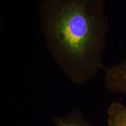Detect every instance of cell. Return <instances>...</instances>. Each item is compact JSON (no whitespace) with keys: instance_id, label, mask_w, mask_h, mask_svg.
<instances>
[{"instance_id":"obj_2","label":"cell","mask_w":126,"mask_h":126,"mask_svg":"<svg viewBox=\"0 0 126 126\" xmlns=\"http://www.w3.org/2000/svg\"><path fill=\"white\" fill-rule=\"evenodd\" d=\"M105 84L110 92L126 94V59L106 69Z\"/></svg>"},{"instance_id":"obj_3","label":"cell","mask_w":126,"mask_h":126,"mask_svg":"<svg viewBox=\"0 0 126 126\" xmlns=\"http://www.w3.org/2000/svg\"><path fill=\"white\" fill-rule=\"evenodd\" d=\"M55 126H94L83 117L79 108H75L64 116H54Z\"/></svg>"},{"instance_id":"obj_4","label":"cell","mask_w":126,"mask_h":126,"mask_svg":"<svg viewBox=\"0 0 126 126\" xmlns=\"http://www.w3.org/2000/svg\"><path fill=\"white\" fill-rule=\"evenodd\" d=\"M108 126H126V106L118 102L111 103L108 107Z\"/></svg>"},{"instance_id":"obj_1","label":"cell","mask_w":126,"mask_h":126,"mask_svg":"<svg viewBox=\"0 0 126 126\" xmlns=\"http://www.w3.org/2000/svg\"><path fill=\"white\" fill-rule=\"evenodd\" d=\"M105 0H40V29L56 64L82 85L103 69L109 26Z\"/></svg>"}]
</instances>
